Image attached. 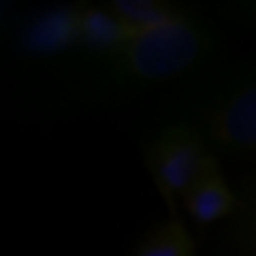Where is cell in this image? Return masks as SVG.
<instances>
[{
    "label": "cell",
    "instance_id": "1",
    "mask_svg": "<svg viewBox=\"0 0 256 256\" xmlns=\"http://www.w3.org/2000/svg\"><path fill=\"white\" fill-rule=\"evenodd\" d=\"M203 50V38L182 15L134 30L122 47L126 70L139 79H169L184 73Z\"/></svg>",
    "mask_w": 256,
    "mask_h": 256
},
{
    "label": "cell",
    "instance_id": "2",
    "mask_svg": "<svg viewBox=\"0 0 256 256\" xmlns=\"http://www.w3.org/2000/svg\"><path fill=\"white\" fill-rule=\"evenodd\" d=\"M212 160L205 152L203 139L188 126L162 128L148 150L152 178L169 203L188 194Z\"/></svg>",
    "mask_w": 256,
    "mask_h": 256
},
{
    "label": "cell",
    "instance_id": "3",
    "mask_svg": "<svg viewBox=\"0 0 256 256\" xmlns=\"http://www.w3.org/2000/svg\"><path fill=\"white\" fill-rule=\"evenodd\" d=\"M210 132L224 148L256 152V82L237 88L216 105Z\"/></svg>",
    "mask_w": 256,
    "mask_h": 256
},
{
    "label": "cell",
    "instance_id": "4",
    "mask_svg": "<svg viewBox=\"0 0 256 256\" xmlns=\"http://www.w3.org/2000/svg\"><path fill=\"white\" fill-rule=\"evenodd\" d=\"M184 203H186V210L192 216V220L198 224H214L233 212L235 196L224 175L220 173L216 160H212L198 182L184 196Z\"/></svg>",
    "mask_w": 256,
    "mask_h": 256
},
{
    "label": "cell",
    "instance_id": "5",
    "mask_svg": "<svg viewBox=\"0 0 256 256\" xmlns=\"http://www.w3.org/2000/svg\"><path fill=\"white\" fill-rule=\"evenodd\" d=\"M79 20H82V13L68 9L41 15L30 28L26 41L36 52H58L79 38Z\"/></svg>",
    "mask_w": 256,
    "mask_h": 256
},
{
    "label": "cell",
    "instance_id": "6",
    "mask_svg": "<svg viewBox=\"0 0 256 256\" xmlns=\"http://www.w3.org/2000/svg\"><path fill=\"white\" fill-rule=\"evenodd\" d=\"M130 34H132V30L128 28V24L114 9L111 11H100V9L82 11L79 38L90 47H94V50H111V47H120L122 50Z\"/></svg>",
    "mask_w": 256,
    "mask_h": 256
},
{
    "label": "cell",
    "instance_id": "7",
    "mask_svg": "<svg viewBox=\"0 0 256 256\" xmlns=\"http://www.w3.org/2000/svg\"><path fill=\"white\" fill-rule=\"evenodd\" d=\"M134 256H196V252L186 226L171 216L162 226L143 239Z\"/></svg>",
    "mask_w": 256,
    "mask_h": 256
},
{
    "label": "cell",
    "instance_id": "8",
    "mask_svg": "<svg viewBox=\"0 0 256 256\" xmlns=\"http://www.w3.org/2000/svg\"><path fill=\"white\" fill-rule=\"evenodd\" d=\"M114 6H116L114 11L128 24V28L132 32L169 22L175 15H180L171 9H164L162 4H154V2H116Z\"/></svg>",
    "mask_w": 256,
    "mask_h": 256
}]
</instances>
